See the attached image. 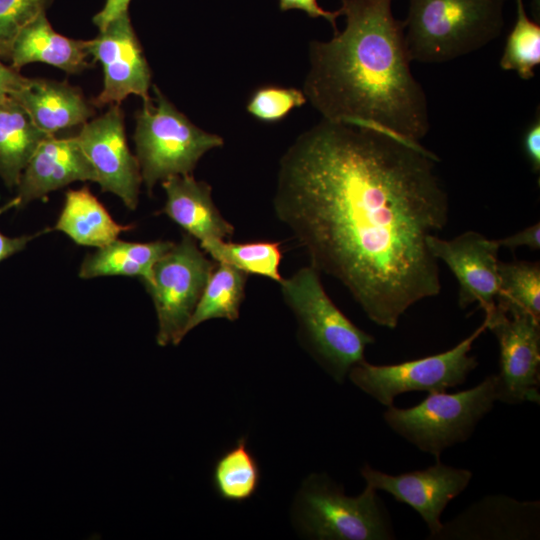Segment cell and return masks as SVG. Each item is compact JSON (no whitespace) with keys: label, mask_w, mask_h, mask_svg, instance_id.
<instances>
[{"label":"cell","mask_w":540,"mask_h":540,"mask_svg":"<svg viewBox=\"0 0 540 540\" xmlns=\"http://www.w3.org/2000/svg\"><path fill=\"white\" fill-rule=\"evenodd\" d=\"M438 157L387 132L322 119L279 161L273 209L319 273L375 324L394 329L440 293L427 245L448 222Z\"/></svg>","instance_id":"1"},{"label":"cell","mask_w":540,"mask_h":540,"mask_svg":"<svg viewBox=\"0 0 540 540\" xmlns=\"http://www.w3.org/2000/svg\"><path fill=\"white\" fill-rule=\"evenodd\" d=\"M343 31L309 45L303 93L331 122L419 143L429 129L425 91L410 69L404 21L392 0H340Z\"/></svg>","instance_id":"2"},{"label":"cell","mask_w":540,"mask_h":540,"mask_svg":"<svg viewBox=\"0 0 540 540\" xmlns=\"http://www.w3.org/2000/svg\"><path fill=\"white\" fill-rule=\"evenodd\" d=\"M504 0H409L404 38L411 61L442 63L474 52L504 27Z\"/></svg>","instance_id":"3"},{"label":"cell","mask_w":540,"mask_h":540,"mask_svg":"<svg viewBox=\"0 0 540 540\" xmlns=\"http://www.w3.org/2000/svg\"><path fill=\"white\" fill-rule=\"evenodd\" d=\"M285 304L293 312L304 346L321 367L338 383L350 369L365 360L369 333L357 327L328 296L313 267L304 266L279 283Z\"/></svg>","instance_id":"4"},{"label":"cell","mask_w":540,"mask_h":540,"mask_svg":"<svg viewBox=\"0 0 540 540\" xmlns=\"http://www.w3.org/2000/svg\"><path fill=\"white\" fill-rule=\"evenodd\" d=\"M293 520L301 534L320 540H393L385 503L366 485L348 496L328 475L311 474L296 495Z\"/></svg>","instance_id":"5"},{"label":"cell","mask_w":540,"mask_h":540,"mask_svg":"<svg viewBox=\"0 0 540 540\" xmlns=\"http://www.w3.org/2000/svg\"><path fill=\"white\" fill-rule=\"evenodd\" d=\"M136 113L134 142L142 181L151 193L157 182L192 174L201 157L224 140L193 124L159 90Z\"/></svg>","instance_id":"6"},{"label":"cell","mask_w":540,"mask_h":540,"mask_svg":"<svg viewBox=\"0 0 540 540\" xmlns=\"http://www.w3.org/2000/svg\"><path fill=\"white\" fill-rule=\"evenodd\" d=\"M495 401L494 375H489L464 391L429 393L413 407L388 406L383 419L399 436L438 460L446 448L471 437Z\"/></svg>","instance_id":"7"},{"label":"cell","mask_w":540,"mask_h":540,"mask_svg":"<svg viewBox=\"0 0 540 540\" xmlns=\"http://www.w3.org/2000/svg\"><path fill=\"white\" fill-rule=\"evenodd\" d=\"M216 263L187 233L153 266L143 284L152 298L159 346L178 345Z\"/></svg>","instance_id":"8"},{"label":"cell","mask_w":540,"mask_h":540,"mask_svg":"<svg viewBox=\"0 0 540 540\" xmlns=\"http://www.w3.org/2000/svg\"><path fill=\"white\" fill-rule=\"evenodd\" d=\"M487 329L486 321L466 339L445 352L391 365H374L365 360L354 365L350 381L388 407L403 393L425 391L445 392L461 385L478 365L469 355L473 342Z\"/></svg>","instance_id":"9"},{"label":"cell","mask_w":540,"mask_h":540,"mask_svg":"<svg viewBox=\"0 0 540 540\" xmlns=\"http://www.w3.org/2000/svg\"><path fill=\"white\" fill-rule=\"evenodd\" d=\"M487 329L499 344V372L494 375L497 401L539 404L540 320L521 310L497 306L485 314Z\"/></svg>","instance_id":"10"},{"label":"cell","mask_w":540,"mask_h":540,"mask_svg":"<svg viewBox=\"0 0 540 540\" xmlns=\"http://www.w3.org/2000/svg\"><path fill=\"white\" fill-rule=\"evenodd\" d=\"M75 138L93 166L102 191L115 194L134 210L142 176L127 144L120 104L109 106L104 114L84 123Z\"/></svg>","instance_id":"11"},{"label":"cell","mask_w":540,"mask_h":540,"mask_svg":"<svg viewBox=\"0 0 540 540\" xmlns=\"http://www.w3.org/2000/svg\"><path fill=\"white\" fill-rule=\"evenodd\" d=\"M87 51L103 67L102 91L90 101L94 107L120 104L127 96L149 100L151 70L128 12L111 21L92 40Z\"/></svg>","instance_id":"12"},{"label":"cell","mask_w":540,"mask_h":540,"mask_svg":"<svg viewBox=\"0 0 540 540\" xmlns=\"http://www.w3.org/2000/svg\"><path fill=\"white\" fill-rule=\"evenodd\" d=\"M366 485L391 494L397 502L412 507L434 539L442 527L441 515L446 506L463 492L472 478L468 469L436 463L423 470L389 475L364 465L360 470Z\"/></svg>","instance_id":"13"},{"label":"cell","mask_w":540,"mask_h":540,"mask_svg":"<svg viewBox=\"0 0 540 540\" xmlns=\"http://www.w3.org/2000/svg\"><path fill=\"white\" fill-rule=\"evenodd\" d=\"M432 255L443 261L459 283L458 304L465 309L478 303L485 314L495 308L499 293L497 239L475 231L464 232L451 240L437 235L427 238Z\"/></svg>","instance_id":"14"},{"label":"cell","mask_w":540,"mask_h":540,"mask_svg":"<svg viewBox=\"0 0 540 540\" xmlns=\"http://www.w3.org/2000/svg\"><path fill=\"white\" fill-rule=\"evenodd\" d=\"M540 503L490 495L443 523L434 539L527 540L539 538Z\"/></svg>","instance_id":"15"},{"label":"cell","mask_w":540,"mask_h":540,"mask_svg":"<svg viewBox=\"0 0 540 540\" xmlns=\"http://www.w3.org/2000/svg\"><path fill=\"white\" fill-rule=\"evenodd\" d=\"M75 181L96 182L93 166L75 136L44 139L26 165L17 195L19 208Z\"/></svg>","instance_id":"16"},{"label":"cell","mask_w":540,"mask_h":540,"mask_svg":"<svg viewBox=\"0 0 540 540\" xmlns=\"http://www.w3.org/2000/svg\"><path fill=\"white\" fill-rule=\"evenodd\" d=\"M166 195L163 212L197 241L225 240L234 233L212 199V188L192 174L171 176L161 182Z\"/></svg>","instance_id":"17"},{"label":"cell","mask_w":540,"mask_h":540,"mask_svg":"<svg viewBox=\"0 0 540 540\" xmlns=\"http://www.w3.org/2000/svg\"><path fill=\"white\" fill-rule=\"evenodd\" d=\"M12 99L25 109L40 130L50 135L83 125L95 114L92 103L67 82L26 77Z\"/></svg>","instance_id":"18"},{"label":"cell","mask_w":540,"mask_h":540,"mask_svg":"<svg viewBox=\"0 0 540 540\" xmlns=\"http://www.w3.org/2000/svg\"><path fill=\"white\" fill-rule=\"evenodd\" d=\"M86 40H75L57 33L45 12L23 27L12 41L6 59L11 67L20 70L24 65L41 62L69 74L90 67Z\"/></svg>","instance_id":"19"},{"label":"cell","mask_w":540,"mask_h":540,"mask_svg":"<svg viewBox=\"0 0 540 540\" xmlns=\"http://www.w3.org/2000/svg\"><path fill=\"white\" fill-rule=\"evenodd\" d=\"M133 228L117 223L88 187L65 193L62 211L54 226L76 244L103 247Z\"/></svg>","instance_id":"20"},{"label":"cell","mask_w":540,"mask_h":540,"mask_svg":"<svg viewBox=\"0 0 540 540\" xmlns=\"http://www.w3.org/2000/svg\"><path fill=\"white\" fill-rule=\"evenodd\" d=\"M174 242H127L116 239L87 255L79 269V277L91 279L102 276H137L142 282L150 279L154 264L163 257Z\"/></svg>","instance_id":"21"},{"label":"cell","mask_w":540,"mask_h":540,"mask_svg":"<svg viewBox=\"0 0 540 540\" xmlns=\"http://www.w3.org/2000/svg\"><path fill=\"white\" fill-rule=\"evenodd\" d=\"M49 136L15 100L0 102V176L8 188L17 187L30 158Z\"/></svg>","instance_id":"22"},{"label":"cell","mask_w":540,"mask_h":540,"mask_svg":"<svg viewBox=\"0 0 540 540\" xmlns=\"http://www.w3.org/2000/svg\"><path fill=\"white\" fill-rule=\"evenodd\" d=\"M245 272L225 263H216L187 326V334L211 319L236 321L245 298Z\"/></svg>","instance_id":"23"},{"label":"cell","mask_w":540,"mask_h":540,"mask_svg":"<svg viewBox=\"0 0 540 540\" xmlns=\"http://www.w3.org/2000/svg\"><path fill=\"white\" fill-rule=\"evenodd\" d=\"M260 478L258 462L249 450L245 436L216 460L212 473L215 492L230 502L250 499L259 487Z\"/></svg>","instance_id":"24"},{"label":"cell","mask_w":540,"mask_h":540,"mask_svg":"<svg viewBox=\"0 0 540 540\" xmlns=\"http://www.w3.org/2000/svg\"><path fill=\"white\" fill-rule=\"evenodd\" d=\"M201 249L216 263L231 265L246 274L269 278L278 284L282 252L275 242L234 243L225 240H206L199 243Z\"/></svg>","instance_id":"25"},{"label":"cell","mask_w":540,"mask_h":540,"mask_svg":"<svg viewBox=\"0 0 540 540\" xmlns=\"http://www.w3.org/2000/svg\"><path fill=\"white\" fill-rule=\"evenodd\" d=\"M499 293L495 306L521 310L540 320V264L513 261L498 263Z\"/></svg>","instance_id":"26"},{"label":"cell","mask_w":540,"mask_h":540,"mask_svg":"<svg viewBox=\"0 0 540 540\" xmlns=\"http://www.w3.org/2000/svg\"><path fill=\"white\" fill-rule=\"evenodd\" d=\"M515 2L516 22L507 37L500 66L529 80L534 77V69L540 63V25L529 19L523 0Z\"/></svg>","instance_id":"27"},{"label":"cell","mask_w":540,"mask_h":540,"mask_svg":"<svg viewBox=\"0 0 540 540\" xmlns=\"http://www.w3.org/2000/svg\"><path fill=\"white\" fill-rule=\"evenodd\" d=\"M306 102L307 99L302 90L268 85L253 92L246 108L259 121L275 123Z\"/></svg>","instance_id":"28"},{"label":"cell","mask_w":540,"mask_h":540,"mask_svg":"<svg viewBox=\"0 0 540 540\" xmlns=\"http://www.w3.org/2000/svg\"><path fill=\"white\" fill-rule=\"evenodd\" d=\"M52 0H0V54L6 58L18 32L34 20Z\"/></svg>","instance_id":"29"},{"label":"cell","mask_w":540,"mask_h":540,"mask_svg":"<svg viewBox=\"0 0 540 540\" xmlns=\"http://www.w3.org/2000/svg\"><path fill=\"white\" fill-rule=\"evenodd\" d=\"M18 206L19 201L16 197H14L7 203L0 206V216L12 208L18 209ZM45 232L46 231H40L37 234L23 235L20 237H8L0 232V262L17 252L22 251L29 241Z\"/></svg>","instance_id":"30"},{"label":"cell","mask_w":540,"mask_h":540,"mask_svg":"<svg viewBox=\"0 0 540 540\" xmlns=\"http://www.w3.org/2000/svg\"><path fill=\"white\" fill-rule=\"evenodd\" d=\"M279 9L281 11L299 9L304 11L309 17H322L331 24L335 32L338 31L336 20L341 16L340 11H327L320 7L317 0H279Z\"/></svg>","instance_id":"31"},{"label":"cell","mask_w":540,"mask_h":540,"mask_svg":"<svg viewBox=\"0 0 540 540\" xmlns=\"http://www.w3.org/2000/svg\"><path fill=\"white\" fill-rule=\"evenodd\" d=\"M497 242L500 248L504 247L511 251L523 246L538 250L540 248V223L537 222L511 236L497 239Z\"/></svg>","instance_id":"32"},{"label":"cell","mask_w":540,"mask_h":540,"mask_svg":"<svg viewBox=\"0 0 540 540\" xmlns=\"http://www.w3.org/2000/svg\"><path fill=\"white\" fill-rule=\"evenodd\" d=\"M2 60L0 54V102L12 99L26 78L18 70L5 65Z\"/></svg>","instance_id":"33"},{"label":"cell","mask_w":540,"mask_h":540,"mask_svg":"<svg viewBox=\"0 0 540 540\" xmlns=\"http://www.w3.org/2000/svg\"><path fill=\"white\" fill-rule=\"evenodd\" d=\"M524 150L534 172L540 170V117H537L526 131L524 136Z\"/></svg>","instance_id":"34"},{"label":"cell","mask_w":540,"mask_h":540,"mask_svg":"<svg viewBox=\"0 0 540 540\" xmlns=\"http://www.w3.org/2000/svg\"><path fill=\"white\" fill-rule=\"evenodd\" d=\"M131 0H106L103 8L93 17V23L99 30L104 29L111 21L128 12Z\"/></svg>","instance_id":"35"},{"label":"cell","mask_w":540,"mask_h":540,"mask_svg":"<svg viewBox=\"0 0 540 540\" xmlns=\"http://www.w3.org/2000/svg\"><path fill=\"white\" fill-rule=\"evenodd\" d=\"M537 4V7H539V0H534V6H536Z\"/></svg>","instance_id":"36"}]
</instances>
